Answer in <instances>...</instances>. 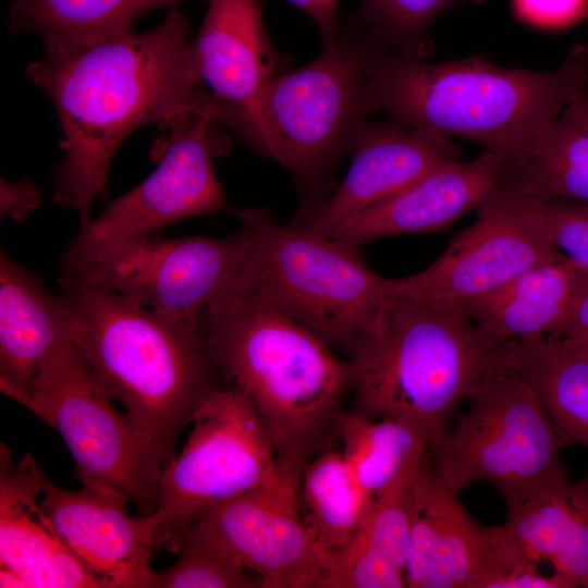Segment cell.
<instances>
[{"instance_id": "1", "label": "cell", "mask_w": 588, "mask_h": 588, "mask_svg": "<svg viewBox=\"0 0 588 588\" xmlns=\"http://www.w3.org/2000/svg\"><path fill=\"white\" fill-rule=\"evenodd\" d=\"M189 23L176 8L145 33L88 46L49 49L26 76L51 99L60 117L64 158L56 172L53 201L86 223L107 188L111 160L137 127L161 130L212 106L201 84Z\"/></svg>"}, {"instance_id": "2", "label": "cell", "mask_w": 588, "mask_h": 588, "mask_svg": "<svg viewBox=\"0 0 588 588\" xmlns=\"http://www.w3.org/2000/svg\"><path fill=\"white\" fill-rule=\"evenodd\" d=\"M200 326L225 383L245 394L262 421L280 471L299 480L338 437L352 363L255 293L225 294Z\"/></svg>"}, {"instance_id": "3", "label": "cell", "mask_w": 588, "mask_h": 588, "mask_svg": "<svg viewBox=\"0 0 588 588\" xmlns=\"http://www.w3.org/2000/svg\"><path fill=\"white\" fill-rule=\"evenodd\" d=\"M588 85V49L575 45L553 71L502 69L481 59L428 63L387 50L381 110L405 125L461 137L514 170L542 132Z\"/></svg>"}, {"instance_id": "4", "label": "cell", "mask_w": 588, "mask_h": 588, "mask_svg": "<svg viewBox=\"0 0 588 588\" xmlns=\"http://www.w3.org/2000/svg\"><path fill=\"white\" fill-rule=\"evenodd\" d=\"M58 282L83 319L74 345L164 468L176 456L180 431L223 385L201 326L170 322L77 273L59 271Z\"/></svg>"}, {"instance_id": "5", "label": "cell", "mask_w": 588, "mask_h": 588, "mask_svg": "<svg viewBox=\"0 0 588 588\" xmlns=\"http://www.w3.org/2000/svg\"><path fill=\"white\" fill-rule=\"evenodd\" d=\"M512 342L485 335L460 306L393 297L377 331L347 357L352 409L412 422L431 445L458 405L488 376L509 368Z\"/></svg>"}, {"instance_id": "6", "label": "cell", "mask_w": 588, "mask_h": 588, "mask_svg": "<svg viewBox=\"0 0 588 588\" xmlns=\"http://www.w3.org/2000/svg\"><path fill=\"white\" fill-rule=\"evenodd\" d=\"M236 216L246 247L228 293L265 297L346 358L377 331L394 297L393 279L370 270L358 250L303 226H284L265 207Z\"/></svg>"}, {"instance_id": "7", "label": "cell", "mask_w": 588, "mask_h": 588, "mask_svg": "<svg viewBox=\"0 0 588 588\" xmlns=\"http://www.w3.org/2000/svg\"><path fill=\"white\" fill-rule=\"evenodd\" d=\"M387 50L347 19L317 59L268 84L255 148L285 167L299 186L317 191L350 154L368 115L381 110Z\"/></svg>"}, {"instance_id": "8", "label": "cell", "mask_w": 588, "mask_h": 588, "mask_svg": "<svg viewBox=\"0 0 588 588\" xmlns=\"http://www.w3.org/2000/svg\"><path fill=\"white\" fill-rule=\"evenodd\" d=\"M468 409L426 454L437 478L460 493L482 480L495 486L507 510L567 479L566 445L532 388L505 368L468 396Z\"/></svg>"}, {"instance_id": "9", "label": "cell", "mask_w": 588, "mask_h": 588, "mask_svg": "<svg viewBox=\"0 0 588 588\" xmlns=\"http://www.w3.org/2000/svg\"><path fill=\"white\" fill-rule=\"evenodd\" d=\"M112 400L70 342L47 359L30 393L15 401L60 433L84 486L151 515L159 502L160 455Z\"/></svg>"}, {"instance_id": "10", "label": "cell", "mask_w": 588, "mask_h": 588, "mask_svg": "<svg viewBox=\"0 0 588 588\" xmlns=\"http://www.w3.org/2000/svg\"><path fill=\"white\" fill-rule=\"evenodd\" d=\"M212 107L192 111L162 130L151 148L157 169L81 225L59 261V271L158 235L182 219L229 211L212 158L229 143Z\"/></svg>"}, {"instance_id": "11", "label": "cell", "mask_w": 588, "mask_h": 588, "mask_svg": "<svg viewBox=\"0 0 588 588\" xmlns=\"http://www.w3.org/2000/svg\"><path fill=\"white\" fill-rule=\"evenodd\" d=\"M192 422L182 452L161 470L155 550L177 553L206 509L283 474L262 421L235 387L213 391Z\"/></svg>"}, {"instance_id": "12", "label": "cell", "mask_w": 588, "mask_h": 588, "mask_svg": "<svg viewBox=\"0 0 588 588\" xmlns=\"http://www.w3.org/2000/svg\"><path fill=\"white\" fill-rule=\"evenodd\" d=\"M245 247L241 229L224 238L155 235L64 272L109 287L170 322L200 328L205 310L231 289Z\"/></svg>"}, {"instance_id": "13", "label": "cell", "mask_w": 588, "mask_h": 588, "mask_svg": "<svg viewBox=\"0 0 588 588\" xmlns=\"http://www.w3.org/2000/svg\"><path fill=\"white\" fill-rule=\"evenodd\" d=\"M299 480L277 479L206 509L197 522L262 588H329L336 558L302 520Z\"/></svg>"}, {"instance_id": "14", "label": "cell", "mask_w": 588, "mask_h": 588, "mask_svg": "<svg viewBox=\"0 0 588 588\" xmlns=\"http://www.w3.org/2000/svg\"><path fill=\"white\" fill-rule=\"evenodd\" d=\"M476 211V221L432 265L393 279L394 297L458 306L528 269L567 257L514 210L497 186Z\"/></svg>"}, {"instance_id": "15", "label": "cell", "mask_w": 588, "mask_h": 588, "mask_svg": "<svg viewBox=\"0 0 588 588\" xmlns=\"http://www.w3.org/2000/svg\"><path fill=\"white\" fill-rule=\"evenodd\" d=\"M203 25L192 41L201 84L218 121L256 146L259 108L266 87L284 58L262 22V0H208Z\"/></svg>"}, {"instance_id": "16", "label": "cell", "mask_w": 588, "mask_h": 588, "mask_svg": "<svg viewBox=\"0 0 588 588\" xmlns=\"http://www.w3.org/2000/svg\"><path fill=\"white\" fill-rule=\"evenodd\" d=\"M127 500L84 486L65 490L46 478L41 505L58 534L100 588H155L149 566L156 520L131 516Z\"/></svg>"}, {"instance_id": "17", "label": "cell", "mask_w": 588, "mask_h": 588, "mask_svg": "<svg viewBox=\"0 0 588 588\" xmlns=\"http://www.w3.org/2000/svg\"><path fill=\"white\" fill-rule=\"evenodd\" d=\"M348 170L311 212L306 230L330 237L344 222L406 188L461 150L449 137L390 119L367 123L351 151Z\"/></svg>"}, {"instance_id": "18", "label": "cell", "mask_w": 588, "mask_h": 588, "mask_svg": "<svg viewBox=\"0 0 588 588\" xmlns=\"http://www.w3.org/2000/svg\"><path fill=\"white\" fill-rule=\"evenodd\" d=\"M458 494L425 456L411 479L406 587L476 588L489 563L491 527L475 520Z\"/></svg>"}, {"instance_id": "19", "label": "cell", "mask_w": 588, "mask_h": 588, "mask_svg": "<svg viewBox=\"0 0 588 588\" xmlns=\"http://www.w3.org/2000/svg\"><path fill=\"white\" fill-rule=\"evenodd\" d=\"M507 511L506 522L491 527L486 574L548 561L569 588H588V470Z\"/></svg>"}, {"instance_id": "20", "label": "cell", "mask_w": 588, "mask_h": 588, "mask_svg": "<svg viewBox=\"0 0 588 588\" xmlns=\"http://www.w3.org/2000/svg\"><path fill=\"white\" fill-rule=\"evenodd\" d=\"M503 171L502 160L488 151L470 161L443 162L406 188L344 222L330 238L359 250L364 244L380 237L444 229L464 213L477 210Z\"/></svg>"}, {"instance_id": "21", "label": "cell", "mask_w": 588, "mask_h": 588, "mask_svg": "<svg viewBox=\"0 0 588 588\" xmlns=\"http://www.w3.org/2000/svg\"><path fill=\"white\" fill-rule=\"evenodd\" d=\"M46 478L32 455L13 464L1 445V566L21 577L27 588H100L37 503Z\"/></svg>"}, {"instance_id": "22", "label": "cell", "mask_w": 588, "mask_h": 588, "mask_svg": "<svg viewBox=\"0 0 588 588\" xmlns=\"http://www.w3.org/2000/svg\"><path fill=\"white\" fill-rule=\"evenodd\" d=\"M83 319L39 278L0 255V387L16 400L33 390L47 359L74 342Z\"/></svg>"}, {"instance_id": "23", "label": "cell", "mask_w": 588, "mask_h": 588, "mask_svg": "<svg viewBox=\"0 0 588 588\" xmlns=\"http://www.w3.org/2000/svg\"><path fill=\"white\" fill-rule=\"evenodd\" d=\"M586 274L566 257L528 269L458 306L493 340L551 336L564 324Z\"/></svg>"}, {"instance_id": "24", "label": "cell", "mask_w": 588, "mask_h": 588, "mask_svg": "<svg viewBox=\"0 0 588 588\" xmlns=\"http://www.w3.org/2000/svg\"><path fill=\"white\" fill-rule=\"evenodd\" d=\"M415 469L375 500L350 546L336 556L329 588L406 587L409 493Z\"/></svg>"}, {"instance_id": "25", "label": "cell", "mask_w": 588, "mask_h": 588, "mask_svg": "<svg viewBox=\"0 0 588 588\" xmlns=\"http://www.w3.org/2000/svg\"><path fill=\"white\" fill-rule=\"evenodd\" d=\"M502 181L532 198L588 205V94L568 103Z\"/></svg>"}, {"instance_id": "26", "label": "cell", "mask_w": 588, "mask_h": 588, "mask_svg": "<svg viewBox=\"0 0 588 588\" xmlns=\"http://www.w3.org/2000/svg\"><path fill=\"white\" fill-rule=\"evenodd\" d=\"M509 367L532 388L565 444L588 448V353L549 336L513 340Z\"/></svg>"}, {"instance_id": "27", "label": "cell", "mask_w": 588, "mask_h": 588, "mask_svg": "<svg viewBox=\"0 0 588 588\" xmlns=\"http://www.w3.org/2000/svg\"><path fill=\"white\" fill-rule=\"evenodd\" d=\"M182 1L13 0L10 30L36 34L46 50L88 46L132 33L134 23L146 12Z\"/></svg>"}, {"instance_id": "28", "label": "cell", "mask_w": 588, "mask_h": 588, "mask_svg": "<svg viewBox=\"0 0 588 588\" xmlns=\"http://www.w3.org/2000/svg\"><path fill=\"white\" fill-rule=\"evenodd\" d=\"M373 502L342 450L329 446L305 465L298 483L299 514L316 541L335 558L350 546Z\"/></svg>"}, {"instance_id": "29", "label": "cell", "mask_w": 588, "mask_h": 588, "mask_svg": "<svg viewBox=\"0 0 588 588\" xmlns=\"http://www.w3.org/2000/svg\"><path fill=\"white\" fill-rule=\"evenodd\" d=\"M338 437L354 477L373 500L413 471L431 443L428 434L412 422L373 419L354 409L341 413Z\"/></svg>"}, {"instance_id": "30", "label": "cell", "mask_w": 588, "mask_h": 588, "mask_svg": "<svg viewBox=\"0 0 588 588\" xmlns=\"http://www.w3.org/2000/svg\"><path fill=\"white\" fill-rule=\"evenodd\" d=\"M464 1L362 0L348 19L388 49L424 59L430 49L427 36L430 25L442 12Z\"/></svg>"}, {"instance_id": "31", "label": "cell", "mask_w": 588, "mask_h": 588, "mask_svg": "<svg viewBox=\"0 0 588 588\" xmlns=\"http://www.w3.org/2000/svg\"><path fill=\"white\" fill-rule=\"evenodd\" d=\"M179 559L156 572L155 588H262L200 524L192 525L182 541Z\"/></svg>"}, {"instance_id": "32", "label": "cell", "mask_w": 588, "mask_h": 588, "mask_svg": "<svg viewBox=\"0 0 588 588\" xmlns=\"http://www.w3.org/2000/svg\"><path fill=\"white\" fill-rule=\"evenodd\" d=\"M497 191L535 230L588 274V205L532 198L502 180Z\"/></svg>"}, {"instance_id": "33", "label": "cell", "mask_w": 588, "mask_h": 588, "mask_svg": "<svg viewBox=\"0 0 588 588\" xmlns=\"http://www.w3.org/2000/svg\"><path fill=\"white\" fill-rule=\"evenodd\" d=\"M520 19L544 27H563L581 20L588 0H514Z\"/></svg>"}, {"instance_id": "34", "label": "cell", "mask_w": 588, "mask_h": 588, "mask_svg": "<svg viewBox=\"0 0 588 588\" xmlns=\"http://www.w3.org/2000/svg\"><path fill=\"white\" fill-rule=\"evenodd\" d=\"M478 588H569V586L556 573L544 575L537 565H526L492 572L482 578Z\"/></svg>"}, {"instance_id": "35", "label": "cell", "mask_w": 588, "mask_h": 588, "mask_svg": "<svg viewBox=\"0 0 588 588\" xmlns=\"http://www.w3.org/2000/svg\"><path fill=\"white\" fill-rule=\"evenodd\" d=\"M549 338L571 348L588 353V274L576 293L564 324Z\"/></svg>"}, {"instance_id": "36", "label": "cell", "mask_w": 588, "mask_h": 588, "mask_svg": "<svg viewBox=\"0 0 588 588\" xmlns=\"http://www.w3.org/2000/svg\"><path fill=\"white\" fill-rule=\"evenodd\" d=\"M41 199V191L32 180L0 182V212L16 221H23L35 210Z\"/></svg>"}, {"instance_id": "37", "label": "cell", "mask_w": 588, "mask_h": 588, "mask_svg": "<svg viewBox=\"0 0 588 588\" xmlns=\"http://www.w3.org/2000/svg\"><path fill=\"white\" fill-rule=\"evenodd\" d=\"M307 14L316 24L323 44L332 41L340 32L339 0H285Z\"/></svg>"}, {"instance_id": "38", "label": "cell", "mask_w": 588, "mask_h": 588, "mask_svg": "<svg viewBox=\"0 0 588 588\" xmlns=\"http://www.w3.org/2000/svg\"><path fill=\"white\" fill-rule=\"evenodd\" d=\"M0 587H22L27 588L26 583L19 577L15 573L12 571L2 567L0 568Z\"/></svg>"}, {"instance_id": "39", "label": "cell", "mask_w": 588, "mask_h": 588, "mask_svg": "<svg viewBox=\"0 0 588 588\" xmlns=\"http://www.w3.org/2000/svg\"><path fill=\"white\" fill-rule=\"evenodd\" d=\"M486 0H480V3L485 2Z\"/></svg>"}, {"instance_id": "40", "label": "cell", "mask_w": 588, "mask_h": 588, "mask_svg": "<svg viewBox=\"0 0 588 588\" xmlns=\"http://www.w3.org/2000/svg\"><path fill=\"white\" fill-rule=\"evenodd\" d=\"M586 47H587V49H588V44H586Z\"/></svg>"}]
</instances>
